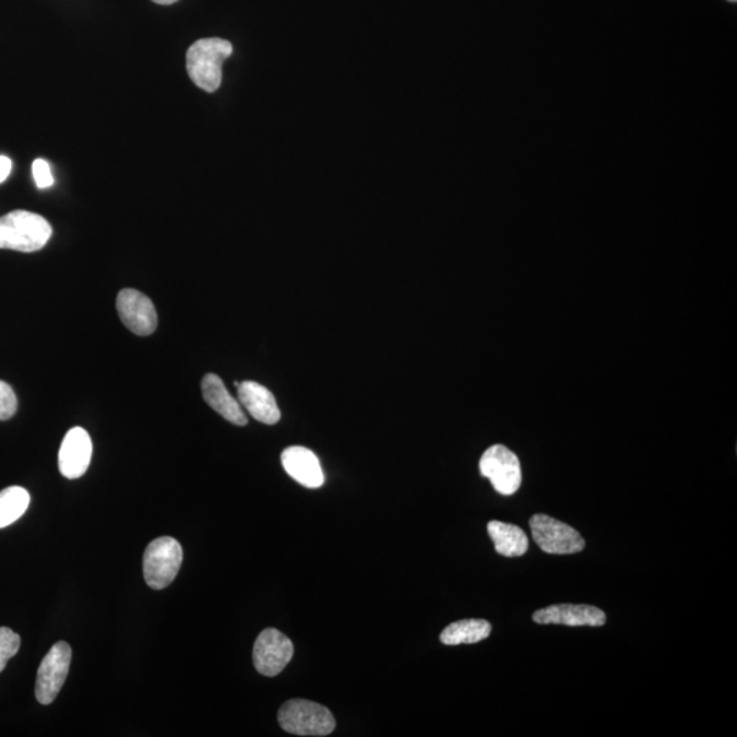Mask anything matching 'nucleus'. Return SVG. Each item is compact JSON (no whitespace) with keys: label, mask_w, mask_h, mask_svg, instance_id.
<instances>
[{"label":"nucleus","mask_w":737,"mask_h":737,"mask_svg":"<svg viewBox=\"0 0 737 737\" xmlns=\"http://www.w3.org/2000/svg\"><path fill=\"white\" fill-rule=\"evenodd\" d=\"M183 561V549L177 539L161 537L146 546L144 578L147 586L163 590L177 578Z\"/></svg>","instance_id":"20e7f679"},{"label":"nucleus","mask_w":737,"mask_h":737,"mask_svg":"<svg viewBox=\"0 0 737 737\" xmlns=\"http://www.w3.org/2000/svg\"><path fill=\"white\" fill-rule=\"evenodd\" d=\"M51 235V224L37 213L13 211L0 217V249L33 253L41 250Z\"/></svg>","instance_id":"f03ea898"},{"label":"nucleus","mask_w":737,"mask_h":737,"mask_svg":"<svg viewBox=\"0 0 737 737\" xmlns=\"http://www.w3.org/2000/svg\"><path fill=\"white\" fill-rule=\"evenodd\" d=\"M533 620L543 626L603 627L606 615L604 610L592 605L562 604L535 610Z\"/></svg>","instance_id":"9d476101"},{"label":"nucleus","mask_w":737,"mask_h":737,"mask_svg":"<svg viewBox=\"0 0 737 737\" xmlns=\"http://www.w3.org/2000/svg\"><path fill=\"white\" fill-rule=\"evenodd\" d=\"M33 178L38 189H48L54 185V177L49 164L43 158H36L32 166Z\"/></svg>","instance_id":"aec40b11"},{"label":"nucleus","mask_w":737,"mask_h":737,"mask_svg":"<svg viewBox=\"0 0 737 737\" xmlns=\"http://www.w3.org/2000/svg\"><path fill=\"white\" fill-rule=\"evenodd\" d=\"M233 44L211 37L197 40L186 55V68L191 81L202 91L213 93L222 84L224 60L231 57Z\"/></svg>","instance_id":"f257e3e1"},{"label":"nucleus","mask_w":737,"mask_h":737,"mask_svg":"<svg viewBox=\"0 0 737 737\" xmlns=\"http://www.w3.org/2000/svg\"><path fill=\"white\" fill-rule=\"evenodd\" d=\"M73 652L66 642L55 643L37 670L36 698L41 704H49L57 699L68 679Z\"/></svg>","instance_id":"0eeeda50"},{"label":"nucleus","mask_w":737,"mask_h":737,"mask_svg":"<svg viewBox=\"0 0 737 737\" xmlns=\"http://www.w3.org/2000/svg\"><path fill=\"white\" fill-rule=\"evenodd\" d=\"M488 533L497 554L501 556L521 557L528 550L527 535L515 524L491 521L488 523Z\"/></svg>","instance_id":"2eb2a0df"},{"label":"nucleus","mask_w":737,"mask_h":737,"mask_svg":"<svg viewBox=\"0 0 737 737\" xmlns=\"http://www.w3.org/2000/svg\"><path fill=\"white\" fill-rule=\"evenodd\" d=\"M92 451V440L87 431L82 428L70 429L59 450L60 474L69 479L82 477L90 467Z\"/></svg>","instance_id":"9b49d317"},{"label":"nucleus","mask_w":737,"mask_h":737,"mask_svg":"<svg viewBox=\"0 0 737 737\" xmlns=\"http://www.w3.org/2000/svg\"><path fill=\"white\" fill-rule=\"evenodd\" d=\"M201 390L205 402L228 423L237 426L248 424V417H246L242 406L228 392L221 377L213 373L206 375L202 379Z\"/></svg>","instance_id":"4468645a"},{"label":"nucleus","mask_w":737,"mask_h":737,"mask_svg":"<svg viewBox=\"0 0 737 737\" xmlns=\"http://www.w3.org/2000/svg\"><path fill=\"white\" fill-rule=\"evenodd\" d=\"M240 406L257 420L265 425H275L281 419V409L277 407L273 393L255 381L237 382Z\"/></svg>","instance_id":"ddd939ff"},{"label":"nucleus","mask_w":737,"mask_h":737,"mask_svg":"<svg viewBox=\"0 0 737 737\" xmlns=\"http://www.w3.org/2000/svg\"><path fill=\"white\" fill-rule=\"evenodd\" d=\"M528 526L535 544L545 554L573 555L579 554L586 546V540L575 528L545 513H535L530 518Z\"/></svg>","instance_id":"39448f33"},{"label":"nucleus","mask_w":737,"mask_h":737,"mask_svg":"<svg viewBox=\"0 0 737 737\" xmlns=\"http://www.w3.org/2000/svg\"><path fill=\"white\" fill-rule=\"evenodd\" d=\"M277 720L284 730L297 736H328L336 728L330 710L306 699H292L284 703Z\"/></svg>","instance_id":"7ed1b4c3"},{"label":"nucleus","mask_w":737,"mask_h":737,"mask_svg":"<svg viewBox=\"0 0 737 737\" xmlns=\"http://www.w3.org/2000/svg\"><path fill=\"white\" fill-rule=\"evenodd\" d=\"M117 309L128 330L139 336H150L157 328L155 306L146 295L133 288H126L119 293Z\"/></svg>","instance_id":"1a4fd4ad"},{"label":"nucleus","mask_w":737,"mask_h":737,"mask_svg":"<svg viewBox=\"0 0 737 737\" xmlns=\"http://www.w3.org/2000/svg\"><path fill=\"white\" fill-rule=\"evenodd\" d=\"M21 638L8 627H0V671H3L9 659L19 653Z\"/></svg>","instance_id":"a211bd4d"},{"label":"nucleus","mask_w":737,"mask_h":737,"mask_svg":"<svg viewBox=\"0 0 737 737\" xmlns=\"http://www.w3.org/2000/svg\"><path fill=\"white\" fill-rule=\"evenodd\" d=\"M293 642L275 628H266L254 643L253 663L255 669L268 677L281 674L293 659Z\"/></svg>","instance_id":"6e6552de"},{"label":"nucleus","mask_w":737,"mask_h":737,"mask_svg":"<svg viewBox=\"0 0 737 737\" xmlns=\"http://www.w3.org/2000/svg\"><path fill=\"white\" fill-rule=\"evenodd\" d=\"M152 2H155L157 4L168 5V4H174V3L179 2V0H152Z\"/></svg>","instance_id":"4be33fe9"},{"label":"nucleus","mask_w":737,"mask_h":737,"mask_svg":"<svg viewBox=\"0 0 737 737\" xmlns=\"http://www.w3.org/2000/svg\"><path fill=\"white\" fill-rule=\"evenodd\" d=\"M491 626L489 621L480 619H467L452 622L441 632L440 641L447 646L456 644H472L489 638Z\"/></svg>","instance_id":"dca6fc26"},{"label":"nucleus","mask_w":737,"mask_h":737,"mask_svg":"<svg viewBox=\"0 0 737 737\" xmlns=\"http://www.w3.org/2000/svg\"><path fill=\"white\" fill-rule=\"evenodd\" d=\"M282 464L289 477L306 488L317 489L324 484L319 457L305 447H288L282 453Z\"/></svg>","instance_id":"f8f14e48"},{"label":"nucleus","mask_w":737,"mask_h":737,"mask_svg":"<svg viewBox=\"0 0 737 737\" xmlns=\"http://www.w3.org/2000/svg\"><path fill=\"white\" fill-rule=\"evenodd\" d=\"M29 491L21 486H10L0 491V528L19 521L29 507Z\"/></svg>","instance_id":"f3484780"},{"label":"nucleus","mask_w":737,"mask_h":737,"mask_svg":"<svg viewBox=\"0 0 737 737\" xmlns=\"http://www.w3.org/2000/svg\"><path fill=\"white\" fill-rule=\"evenodd\" d=\"M16 407H19V402H16L13 388L8 382L0 380V420H8L14 417Z\"/></svg>","instance_id":"6ab92c4d"},{"label":"nucleus","mask_w":737,"mask_h":737,"mask_svg":"<svg viewBox=\"0 0 737 737\" xmlns=\"http://www.w3.org/2000/svg\"><path fill=\"white\" fill-rule=\"evenodd\" d=\"M11 167H13V163H11L10 158L8 156H0V183L9 178Z\"/></svg>","instance_id":"412c9836"},{"label":"nucleus","mask_w":737,"mask_h":737,"mask_svg":"<svg viewBox=\"0 0 737 737\" xmlns=\"http://www.w3.org/2000/svg\"><path fill=\"white\" fill-rule=\"evenodd\" d=\"M729 2H736V0H729Z\"/></svg>","instance_id":"5701e85b"},{"label":"nucleus","mask_w":737,"mask_h":737,"mask_svg":"<svg viewBox=\"0 0 737 737\" xmlns=\"http://www.w3.org/2000/svg\"><path fill=\"white\" fill-rule=\"evenodd\" d=\"M479 472L494 485L497 494L512 496L522 485V466L516 453L506 445H491L479 461Z\"/></svg>","instance_id":"423d86ee"}]
</instances>
